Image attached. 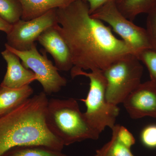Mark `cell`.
<instances>
[{
    "label": "cell",
    "mask_w": 156,
    "mask_h": 156,
    "mask_svg": "<svg viewBox=\"0 0 156 156\" xmlns=\"http://www.w3.org/2000/svg\"><path fill=\"white\" fill-rule=\"evenodd\" d=\"M96 156V155H95V156Z\"/></svg>",
    "instance_id": "25"
},
{
    "label": "cell",
    "mask_w": 156,
    "mask_h": 156,
    "mask_svg": "<svg viewBox=\"0 0 156 156\" xmlns=\"http://www.w3.org/2000/svg\"><path fill=\"white\" fill-rule=\"evenodd\" d=\"M83 1H85V2H86V0H83Z\"/></svg>",
    "instance_id": "24"
},
{
    "label": "cell",
    "mask_w": 156,
    "mask_h": 156,
    "mask_svg": "<svg viewBox=\"0 0 156 156\" xmlns=\"http://www.w3.org/2000/svg\"><path fill=\"white\" fill-rule=\"evenodd\" d=\"M117 8L121 13L133 21L141 14H148L156 5V0H116Z\"/></svg>",
    "instance_id": "14"
},
{
    "label": "cell",
    "mask_w": 156,
    "mask_h": 156,
    "mask_svg": "<svg viewBox=\"0 0 156 156\" xmlns=\"http://www.w3.org/2000/svg\"><path fill=\"white\" fill-rule=\"evenodd\" d=\"M22 9L18 0H0V16L11 24L21 19Z\"/></svg>",
    "instance_id": "17"
},
{
    "label": "cell",
    "mask_w": 156,
    "mask_h": 156,
    "mask_svg": "<svg viewBox=\"0 0 156 156\" xmlns=\"http://www.w3.org/2000/svg\"><path fill=\"white\" fill-rule=\"evenodd\" d=\"M5 47L19 57L26 68L33 72L46 94L58 92L66 86L67 80L59 74L57 68L48 59L47 52L42 50V54H41L37 50L36 44L30 49L25 51L15 50L7 44Z\"/></svg>",
    "instance_id": "7"
},
{
    "label": "cell",
    "mask_w": 156,
    "mask_h": 156,
    "mask_svg": "<svg viewBox=\"0 0 156 156\" xmlns=\"http://www.w3.org/2000/svg\"><path fill=\"white\" fill-rule=\"evenodd\" d=\"M91 16L110 26L136 57L144 50L152 48L146 29L125 17L119 11L115 1L103 5Z\"/></svg>",
    "instance_id": "6"
},
{
    "label": "cell",
    "mask_w": 156,
    "mask_h": 156,
    "mask_svg": "<svg viewBox=\"0 0 156 156\" xmlns=\"http://www.w3.org/2000/svg\"><path fill=\"white\" fill-rule=\"evenodd\" d=\"M48 100L47 94L41 92L0 117V156L20 146H44L62 151L64 145L46 124Z\"/></svg>",
    "instance_id": "2"
},
{
    "label": "cell",
    "mask_w": 156,
    "mask_h": 156,
    "mask_svg": "<svg viewBox=\"0 0 156 156\" xmlns=\"http://www.w3.org/2000/svg\"><path fill=\"white\" fill-rule=\"evenodd\" d=\"M22 9L21 19L29 20L53 9L64 8L76 0H18Z\"/></svg>",
    "instance_id": "13"
},
{
    "label": "cell",
    "mask_w": 156,
    "mask_h": 156,
    "mask_svg": "<svg viewBox=\"0 0 156 156\" xmlns=\"http://www.w3.org/2000/svg\"><path fill=\"white\" fill-rule=\"evenodd\" d=\"M136 58L146 66L151 80L156 83V50L153 48L145 49L140 52Z\"/></svg>",
    "instance_id": "18"
},
{
    "label": "cell",
    "mask_w": 156,
    "mask_h": 156,
    "mask_svg": "<svg viewBox=\"0 0 156 156\" xmlns=\"http://www.w3.org/2000/svg\"><path fill=\"white\" fill-rule=\"evenodd\" d=\"M72 79L79 76L89 78V89L86 99H81L87 110L83 113L90 126L100 134L107 128L112 129L119 113L118 105L106 99V80L102 70L95 69L87 73L83 70H71Z\"/></svg>",
    "instance_id": "4"
},
{
    "label": "cell",
    "mask_w": 156,
    "mask_h": 156,
    "mask_svg": "<svg viewBox=\"0 0 156 156\" xmlns=\"http://www.w3.org/2000/svg\"><path fill=\"white\" fill-rule=\"evenodd\" d=\"M2 156H69L61 151L41 145H25L10 149Z\"/></svg>",
    "instance_id": "15"
},
{
    "label": "cell",
    "mask_w": 156,
    "mask_h": 156,
    "mask_svg": "<svg viewBox=\"0 0 156 156\" xmlns=\"http://www.w3.org/2000/svg\"><path fill=\"white\" fill-rule=\"evenodd\" d=\"M112 130V135L128 147L131 148L135 143V138L133 134L124 126L115 125Z\"/></svg>",
    "instance_id": "20"
},
{
    "label": "cell",
    "mask_w": 156,
    "mask_h": 156,
    "mask_svg": "<svg viewBox=\"0 0 156 156\" xmlns=\"http://www.w3.org/2000/svg\"><path fill=\"white\" fill-rule=\"evenodd\" d=\"M146 30L152 48L156 50V5L147 14Z\"/></svg>",
    "instance_id": "19"
},
{
    "label": "cell",
    "mask_w": 156,
    "mask_h": 156,
    "mask_svg": "<svg viewBox=\"0 0 156 156\" xmlns=\"http://www.w3.org/2000/svg\"><path fill=\"white\" fill-rule=\"evenodd\" d=\"M33 92L30 85L17 89L0 85V117L18 107L30 98Z\"/></svg>",
    "instance_id": "12"
},
{
    "label": "cell",
    "mask_w": 156,
    "mask_h": 156,
    "mask_svg": "<svg viewBox=\"0 0 156 156\" xmlns=\"http://www.w3.org/2000/svg\"><path fill=\"white\" fill-rule=\"evenodd\" d=\"M37 41L52 56L58 70H71L73 65L69 48L54 26L45 30Z\"/></svg>",
    "instance_id": "10"
},
{
    "label": "cell",
    "mask_w": 156,
    "mask_h": 156,
    "mask_svg": "<svg viewBox=\"0 0 156 156\" xmlns=\"http://www.w3.org/2000/svg\"><path fill=\"white\" fill-rule=\"evenodd\" d=\"M116 0H86V2L89 5V13L91 14L106 3L112 1L116 2Z\"/></svg>",
    "instance_id": "22"
},
{
    "label": "cell",
    "mask_w": 156,
    "mask_h": 156,
    "mask_svg": "<svg viewBox=\"0 0 156 156\" xmlns=\"http://www.w3.org/2000/svg\"><path fill=\"white\" fill-rule=\"evenodd\" d=\"M46 122L50 132L64 146L97 140L100 135L89 125L77 101L73 98L48 100Z\"/></svg>",
    "instance_id": "3"
},
{
    "label": "cell",
    "mask_w": 156,
    "mask_h": 156,
    "mask_svg": "<svg viewBox=\"0 0 156 156\" xmlns=\"http://www.w3.org/2000/svg\"><path fill=\"white\" fill-rule=\"evenodd\" d=\"M1 54L7 62V69L1 86L17 89L29 85L32 82L37 80L33 72L26 68L16 54L6 48Z\"/></svg>",
    "instance_id": "11"
},
{
    "label": "cell",
    "mask_w": 156,
    "mask_h": 156,
    "mask_svg": "<svg viewBox=\"0 0 156 156\" xmlns=\"http://www.w3.org/2000/svg\"><path fill=\"white\" fill-rule=\"evenodd\" d=\"M106 80V97L109 103H123L141 83L143 67L136 56L127 55L102 71Z\"/></svg>",
    "instance_id": "5"
},
{
    "label": "cell",
    "mask_w": 156,
    "mask_h": 156,
    "mask_svg": "<svg viewBox=\"0 0 156 156\" xmlns=\"http://www.w3.org/2000/svg\"><path fill=\"white\" fill-rule=\"evenodd\" d=\"M97 156H134L128 147L112 134L111 139L96 151Z\"/></svg>",
    "instance_id": "16"
},
{
    "label": "cell",
    "mask_w": 156,
    "mask_h": 156,
    "mask_svg": "<svg viewBox=\"0 0 156 156\" xmlns=\"http://www.w3.org/2000/svg\"><path fill=\"white\" fill-rule=\"evenodd\" d=\"M56 11L58 24L54 27L69 48L73 65L71 70L103 71L117 60L133 54L110 28L91 16L85 1L76 0Z\"/></svg>",
    "instance_id": "1"
},
{
    "label": "cell",
    "mask_w": 156,
    "mask_h": 156,
    "mask_svg": "<svg viewBox=\"0 0 156 156\" xmlns=\"http://www.w3.org/2000/svg\"><path fill=\"white\" fill-rule=\"evenodd\" d=\"M140 139L143 144L147 147H156V125L146 127L141 132Z\"/></svg>",
    "instance_id": "21"
},
{
    "label": "cell",
    "mask_w": 156,
    "mask_h": 156,
    "mask_svg": "<svg viewBox=\"0 0 156 156\" xmlns=\"http://www.w3.org/2000/svg\"><path fill=\"white\" fill-rule=\"evenodd\" d=\"M56 9L30 20L20 19L12 24L11 30L7 34L6 44L20 51L30 49L42 33L58 24Z\"/></svg>",
    "instance_id": "8"
},
{
    "label": "cell",
    "mask_w": 156,
    "mask_h": 156,
    "mask_svg": "<svg viewBox=\"0 0 156 156\" xmlns=\"http://www.w3.org/2000/svg\"><path fill=\"white\" fill-rule=\"evenodd\" d=\"M123 104L132 119L156 118V83L151 80L141 83Z\"/></svg>",
    "instance_id": "9"
},
{
    "label": "cell",
    "mask_w": 156,
    "mask_h": 156,
    "mask_svg": "<svg viewBox=\"0 0 156 156\" xmlns=\"http://www.w3.org/2000/svg\"><path fill=\"white\" fill-rule=\"evenodd\" d=\"M12 24H10L0 16V31L9 34L11 30Z\"/></svg>",
    "instance_id": "23"
}]
</instances>
